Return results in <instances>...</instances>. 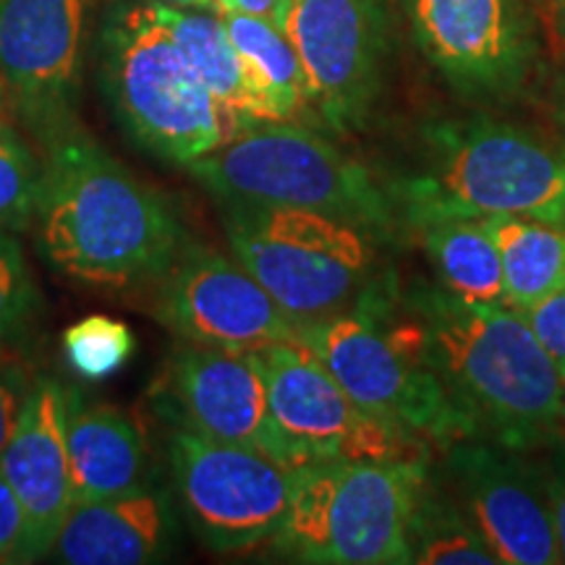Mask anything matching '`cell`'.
Returning <instances> with one entry per match:
<instances>
[{"mask_svg": "<svg viewBox=\"0 0 565 565\" xmlns=\"http://www.w3.org/2000/svg\"><path fill=\"white\" fill-rule=\"evenodd\" d=\"M38 246L53 270L92 288L152 282L186 244L166 196L79 126L42 141Z\"/></svg>", "mask_w": 565, "mask_h": 565, "instance_id": "1", "label": "cell"}, {"mask_svg": "<svg viewBox=\"0 0 565 565\" xmlns=\"http://www.w3.org/2000/svg\"><path fill=\"white\" fill-rule=\"evenodd\" d=\"M414 309L424 359L479 437L529 454L565 435V377L519 309L448 291Z\"/></svg>", "mask_w": 565, "mask_h": 565, "instance_id": "2", "label": "cell"}, {"mask_svg": "<svg viewBox=\"0 0 565 565\" xmlns=\"http://www.w3.org/2000/svg\"><path fill=\"white\" fill-rule=\"evenodd\" d=\"M427 141V168L404 189L414 225L498 215L565 225V145L492 118L440 124Z\"/></svg>", "mask_w": 565, "mask_h": 565, "instance_id": "3", "label": "cell"}, {"mask_svg": "<svg viewBox=\"0 0 565 565\" xmlns=\"http://www.w3.org/2000/svg\"><path fill=\"white\" fill-rule=\"evenodd\" d=\"M100 74L131 139L175 166H192L242 131L154 17L152 0H126L108 13Z\"/></svg>", "mask_w": 565, "mask_h": 565, "instance_id": "4", "label": "cell"}, {"mask_svg": "<svg viewBox=\"0 0 565 565\" xmlns=\"http://www.w3.org/2000/svg\"><path fill=\"white\" fill-rule=\"evenodd\" d=\"M427 482V461L303 466L275 542L301 563H412V526Z\"/></svg>", "mask_w": 565, "mask_h": 565, "instance_id": "5", "label": "cell"}, {"mask_svg": "<svg viewBox=\"0 0 565 565\" xmlns=\"http://www.w3.org/2000/svg\"><path fill=\"white\" fill-rule=\"evenodd\" d=\"M186 168L225 202L324 212L372 236L393 221L391 202L362 162L294 121L244 126Z\"/></svg>", "mask_w": 565, "mask_h": 565, "instance_id": "6", "label": "cell"}, {"mask_svg": "<svg viewBox=\"0 0 565 565\" xmlns=\"http://www.w3.org/2000/svg\"><path fill=\"white\" fill-rule=\"evenodd\" d=\"M228 204L233 257L296 328L349 312L362 299L374 267L372 233L315 210Z\"/></svg>", "mask_w": 565, "mask_h": 565, "instance_id": "7", "label": "cell"}, {"mask_svg": "<svg viewBox=\"0 0 565 565\" xmlns=\"http://www.w3.org/2000/svg\"><path fill=\"white\" fill-rule=\"evenodd\" d=\"M296 341L320 359L366 414L443 450L479 437L424 359L414 320L380 324L359 307L303 324Z\"/></svg>", "mask_w": 565, "mask_h": 565, "instance_id": "8", "label": "cell"}, {"mask_svg": "<svg viewBox=\"0 0 565 565\" xmlns=\"http://www.w3.org/2000/svg\"><path fill=\"white\" fill-rule=\"evenodd\" d=\"M267 406L288 466L330 461H427V443L366 414L299 341L257 351Z\"/></svg>", "mask_w": 565, "mask_h": 565, "instance_id": "9", "label": "cell"}, {"mask_svg": "<svg viewBox=\"0 0 565 565\" xmlns=\"http://www.w3.org/2000/svg\"><path fill=\"white\" fill-rule=\"evenodd\" d=\"M168 458L175 500L204 547L238 553L280 534L299 469L189 429L173 433Z\"/></svg>", "mask_w": 565, "mask_h": 565, "instance_id": "10", "label": "cell"}, {"mask_svg": "<svg viewBox=\"0 0 565 565\" xmlns=\"http://www.w3.org/2000/svg\"><path fill=\"white\" fill-rule=\"evenodd\" d=\"M416 47L466 100H508L540 61L529 0H406Z\"/></svg>", "mask_w": 565, "mask_h": 565, "instance_id": "11", "label": "cell"}, {"mask_svg": "<svg viewBox=\"0 0 565 565\" xmlns=\"http://www.w3.org/2000/svg\"><path fill=\"white\" fill-rule=\"evenodd\" d=\"M152 282L154 320L181 343L257 353L299 333L259 280L215 249L183 244Z\"/></svg>", "mask_w": 565, "mask_h": 565, "instance_id": "12", "label": "cell"}, {"mask_svg": "<svg viewBox=\"0 0 565 565\" xmlns=\"http://www.w3.org/2000/svg\"><path fill=\"white\" fill-rule=\"evenodd\" d=\"M282 30L307 71L315 113L341 131L362 126L383 82L387 0H294Z\"/></svg>", "mask_w": 565, "mask_h": 565, "instance_id": "13", "label": "cell"}, {"mask_svg": "<svg viewBox=\"0 0 565 565\" xmlns=\"http://www.w3.org/2000/svg\"><path fill=\"white\" fill-rule=\"evenodd\" d=\"M445 454L456 503L484 536L498 563H563L542 463H532L524 450L487 437H466Z\"/></svg>", "mask_w": 565, "mask_h": 565, "instance_id": "14", "label": "cell"}, {"mask_svg": "<svg viewBox=\"0 0 565 565\" xmlns=\"http://www.w3.org/2000/svg\"><path fill=\"white\" fill-rule=\"evenodd\" d=\"M89 0H0V76L26 124L47 141L74 129Z\"/></svg>", "mask_w": 565, "mask_h": 565, "instance_id": "15", "label": "cell"}, {"mask_svg": "<svg viewBox=\"0 0 565 565\" xmlns=\"http://www.w3.org/2000/svg\"><path fill=\"white\" fill-rule=\"evenodd\" d=\"M154 387L162 412L179 424V429L244 445L288 466L286 448L275 433L267 406L257 353L179 343Z\"/></svg>", "mask_w": 565, "mask_h": 565, "instance_id": "16", "label": "cell"}, {"mask_svg": "<svg viewBox=\"0 0 565 565\" xmlns=\"http://www.w3.org/2000/svg\"><path fill=\"white\" fill-rule=\"evenodd\" d=\"M68 398L58 380L42 374L32 383L17 427L0 456L26 515V561L47 555L74 508L66 448Z\"/></svg>", "mask_w": 565, "mask_h": 565, "instance_id": "17", "label": "cell"}, {"mask_svg": "<svg viewBox=\"0 0 565 565\" xmlns=\"http://www.w3.org/2000/svg\"><path fill=\"white\" fill-rule=\"evenodd\" d=\"M175 494L158 479L113 498L76 503L51 553L68 565L160 563L179 545Z\"/></svg>", "mask_w": 565, "mask_h": 565, "instance_id": "18", "label": "cell"}, {"mask_svg": "<svg viewBox=\"0 0 565 565\" xmlns=\"http://www.w3.org/2000/svg\"><path fill=\"white\" fill-rule=\"evenodd\" d=\"M71 494L76 503L113 498L150 479L139 424L116 406H89L66 419Z\"/></svg>", "mask_w": 565, "mask_h": 565, "instance_id": "19", "label": "cell"}, {"mask_svg": "<svg viewBox=\"0 0 565 565\" xmlns=\"http://www.w3.org/2000/svg\"><path fill=\"white\" fill-rule=\"evenodd\" d=\"M154 17L166 26L168 34L192 63L204 87L212 92L217 103L236 118V124L252 126L265 124V108L254 92L249 76L236 47L225 32L223 19L215 11L179 9V6L152 0Z\"/></svg>", "mask_w": 565, "mask_h": 565, "instance_id": "20", "label": "cell"}, {"mask_svg": "<svg viewBox=\"0 0 565 565\" xmlns=\"http://www.w3.org/2000/svg\"><path fill=\"white\" fill-rule=\"evenodd\" d=\"M242 58L267 121H294L312 108L307 71L294 42L275 21L246 13H217Z\"/></svg>", "mask_w": 565, "mask_h": 565, "instance_id": "21", "label": "cell"}, {"mask_svg": "<svg viewBox=\"0 0 565 565\" xmlns=\"http://www.w3.org/2000/svg\"><path fill=\"white\" fill-rule=\"evenodd\" d=\"M424 252L443 288L456 299L508 307L498 246L479 217H443L424 225Z\"/></svg>", "mask_w": 565, "mask_h": 565, "instance_id": "22", "label": "cell"}, {"mask_svg": "<svg viewBox=\"0 0 565 565\" xmlns=\"http://www.w3.org/2000/svg\"><path fill=\"white\" fill-rule=\"evenodd\" d=\"M498 246L508 307L526 309L565 286V225L536 217H484Z\"/></svg>", "mask_w": 565, "mask_h": 565, "instance_id": "23", "label": "cell"}, {"mask_svg": "<svg viewBox=\"0 0 565 565\" xmlns=\"http://www.w3.org/2000/svg\"><path fill=\"white\" fill-rule=\"evenodd\" d=\"M412 563L419 565H498V557L456 500L427 490L412 526Z\"/></svg>", "mask_w": 565, "mask_h": 565, "instance_id": "24", "label": "cell"}, {"mask_svg": "<svg viewBox=\"0 0 565 565\" xmlns=\"http://www.w3.org/2000/svg\"><path fill=\"white\" fill-rule=\"evenodd\" d=\"M42 160L9 126L0 124V228L26 231L38 217Z\"/></svg>", "mask_w": 565, "mask_h": 565, "instance_id": "25", "label": "cell"}, {"mask_svg": "<svg viewBox=\"0 0 565 565\" xmlns=\"http://www.w3.org/2000/svg\"><path fill=\"white\" fill-rule=\"evenodd\" d=\"M134 333L129 324L105 315H92L74 322L63 333V353L71 370L84 380H105L129 362L134 353Z\"/></svg>", "mask_w": 565, "mask_h": 565, "instance_id": "26", "label": "cell"}, {"mask_svg": "<svg viewBox=\"0 0 565 565\" xmlns=\"http://www.w3.org/2000/svg\"><path fill=\"white\" fill-rule=\"evenodd\" d=\"M40 291L26 254L11 231L0 228V338L13 341L38 315Z\"/></svg>", "mask_w": 565, "mask_h": 565, "instance_id": "27", "label": "cell"}, {"mask_svg": "<svg viewBox=\"0 0 565 565\" xmlns=\"http://www.w3.org/2000/svg\"><path fill=\"white\" fill-rule=\"evenodd\" d=\"M30 374L21 362L19 351L13 349L11 341L0 338V456H3L6 443L17 427V419L24 408L26 395L32 391Z\"/></svg>", "mask_w": 565, "mask_h": 565, "instance_id": "28", "label": "cell"}, {"mask_svg": "<svg viewBox=\"0 0 565 565\" xmlns=\"http://www.w3.org/2000/svg\"><path fill=\"white\" fill-rule=\"evenodd\" d=\"M536 341L565 377V286L532 307L519 309Z\"/></svg>", "mask_w": 565, "mask_h": 565, "instance_id": "29", "label": "cell"}, {"mask_svg": "<svg viewBox=\"0 0 565 565\" xmlns=\"http://www.w3.org/2000/svg\"><path fill=\"white\" fill-rule=\"evenodd\" d=\"M0 563H26V515L0 471Z\"/></svg>", "mask_w": 565, "mask_h": 565, "instance_id": "30", "label": "cell"}, {"mask_svg": "<svg viewBox=\"0 0 565 565\" xmlns=\"http://www.w3.org/2000/svg\"><path fill=\"white\" fill-rule=\"evenodd\" d=\"M542 450H547L545 463H542V475H545L550 515H553V529L557 550H561V561L565 563V435L545 445Z\"/></svg>", "mask_w": 565, "mask_h": 565, "instance_id": "31", "label": "cell"}, {"mask_svg": "<svg viewBox=\"0 0 565 565\" xmlns=\"http://www.w3.org/2000/svg\"><path fill=\"white\" fill-rule=\"evenodd\" d=\"M294 0H212L215 13H246V17H259L282 26L286 13Z\"/></svg>", "mask_w": 565, "mask_h": 565, "instance_id": "32", "label": "cell"}, {"mask_svg": "<svg viewBox=\"0 0 565 565\" xmlns=\"http://www.w3.org/2000/svg\"><path fill=\"white\" fill-rule=\"evenodd\" d=\"M542 21L555 51L565 53V0H540Z\"/></svg>", "mask_w": 565, "mask_h": 565, "instance_id": "33", "label": "cell"}, {"mask_svg": "<svg viewBox=\"0 0 565 565\" xmlns=\"http://www.w3.org/2000/svg\"><path fill=\"white\" fill-rule=\"evenodd\" d=\"M160 3L179 6V9H202V11H212V0H160Z\"/></svg>", "mask_w": 565, "mask_h": 565, "instance_id": "34", "label": "cell"}, {"mask_svg": "<svg viewBox=\"0 0 565 565\" xmlns=\"http://www.w3.org/2000/svg\"><path fill=\"white\" fill-rule=\"evenodd\" d=\"M557 118H561V124L565 129V66H563L561 82H557Z\"/></svg>", "mask_w": 565, "mask_h": 565, "instance_id": "35", "label": "cell"}, {"mask_svg": "<svg viewBox=\"0 0 565 565\" xmlns=\"http://www.w3.org/2000/svg\"><path fill=\"white\" fill-rule=\"evenodd\" d=\"M6 97H9V92H6L3 76H0V116H3V108H6Z\"/></svg>", "mask_w": 565, "mask_h": 565, "instance_id": "36", "label": "cell"}]
</instances>
